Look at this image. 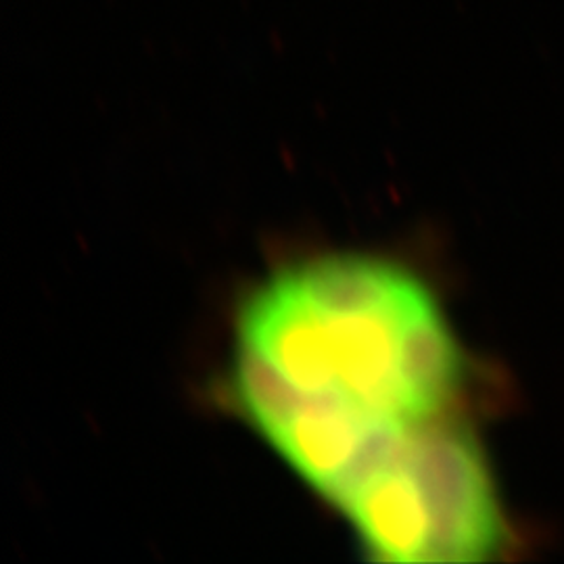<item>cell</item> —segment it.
<instances>
[{
  "label": "cell",
  "mask_w": 564,
  "mask_h": 564,
  "mask_svg": "<svg viewBox=\"0 0 564 564\" xmlns=\"http://www.w3.org/2000/svg\"><path fill=\"white\" fill-rule=\"evenodd\" d=\"M333 505L384 563H484L505 544L481 447L440 419L402 431Z\"/></svg>",
  "instance_id": "7a4b0ae2"
},
{
  "label": "cell",
  "mask_w": 564,
  "mask_h": 564,
  "mask_svg": "<svg viewBox=\"0 0 564 564\" xmlns=\"http://www.w3.org/2000/svg\"><path fill=\"white\" fill-rule=\"evenodd\" d=\"M460 372V349L433 293L370 256L282 270L237 323L235 381L383 429L440 419Z\"/></svg>",
  "instance_id": "6da1fadb"
}]
</instances>
